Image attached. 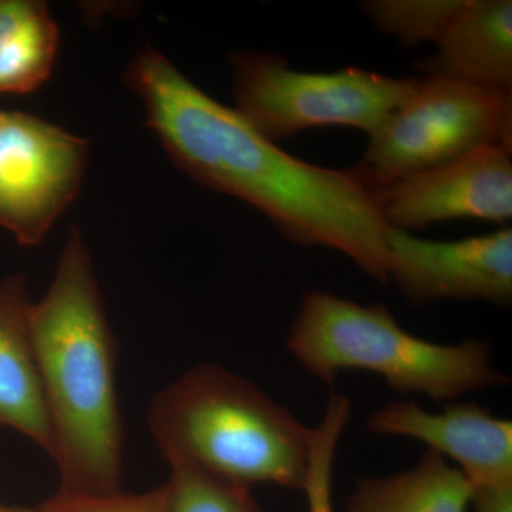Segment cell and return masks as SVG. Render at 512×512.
Returning <instances> with one entry per match:
<instances>
[{"label": "cell", "mask_w": 512, "mask_h": 512, "mask_svg": "<svg viewBox=\"0 0 512 512\" xmlns=\"http://www.w3.org/2000/svg\"><path fill=\"white\" fill-rule=\"evenodd\" d=\"M30 336L55 436L60 493H120L117 345L77 227L70 228L46 295L32 303Z\"/></svg>", "instance_id": "cell-2"}, {"label": "cell", "mask_w": 512, "mask_h": 512, "mask_svg": "<svg viewBox=\"0 0 512 512\" xmlns=\"http://www.w3.org/2000/svg\"><path fill=\"white\" fill-rule=\"evenodd\" d=\"M366 429L421 441L457 463L473 488L512 484V421L476 402L450 403L441 413L413 400L393 402L370 414Z\"/></svg>", "instance_id": "cell-10"}, {"label": "cell", "mask_w": 512, "mask_h": 512, "mask_svg": "<svg viewBox=\"0 0 512 512\" xmlns=\"http://www.w3.org/2000/svg\"><path fill=\"white\" fill-rule=\"evenodd\" d=\"M0 512H43L40 508L15 507V505L0 504Z\"/></svg>", "instance_id": "cell-20"}, {"label": "cell", "mask_w": 512, "mask_h": 512, "mask_svg": "<svg viewBox=\"0 0 512 512\" xmlns=\"http://www.w3.org/2000/svg\"><path fill=\"white\" fill-rule=\"evenodd\" d=\"M464 0H370L366 15L380 32L392 35L403 46L436 43Z\"/></svg>", "instance_id": "cell-15"}, {"label": "cell", "mask_w": 512, "mask_h": 512, "mask_svg": "<svg viewBox=\"0 0 512 512\" xmlns=\"http://www.w3.org/2000/svg\"><path fill=\"white\" fill-rule=\"evenodd\" d=\"M473 485L439 453L427 450L410 470L357 481L345 512H467Z\"/></svg>", "instance_id": "cell-13"}, {"label": "cell", "mask_w": 512, "mask_h": 512, "mask_svg": "<svg viewBox=\"0 0 512 512\" xmlns=\"http://www.w3.org/2000/svg\"><path fill=\"white\" fill-rule=\"evenodd\" d=\"M59 28L37 0H0V94L35 92L49 79Z\"/></svg>", "instance_id": "cell-14"}, {"label": "cell", "mask_w": 512, "mask_h": 512, "mask_svg": "<svg viewBox=\"0 0 512 512\" xmlns=\"http://www.w3.org/2000/svg\"><path fill=\"white\" fill-rule=\"evenodd\" d=\"M148 429L170 467L303 490L311 429L224 367L202 363L153 397Z\"/></svg>", "instance_id": "cell-3"}, {"label": "cell", "mask_w": 512, "mask_h": 512, "mask_svg": "<svg viewBox=\"0 0 512 512\" xmlns=\"http://www.w3.org/2000/svg\"><path fill=\"white\" fill-rule=\"evenodd\" d=\"M25 275L0 281V430L18 431L53 458L55 436L30 336Z\"/></svg>", "instance_id": "cell-11"}, {"label": "cell", "mask_w": 512, "mask_h": 512, "mask_svg": "<svg viewBox=\"0 0 512 512\" xmlns=\"http://www.w3.org/2000/svg\"><path fill=\"white\" fill-rule=\"evenodd\" d=\"M350 416L352 404L348 397L333 393L322 420L311 429L308 473L302 490L308 500V512H335L332 498L333 467L339 440Z\"/></svg>", "instance_id": "cell-16"}, {"label": "cell", "mask_w": 512, "mask_h": 512, "mask_svg": "<svg viewBox=\"0 0 512 512\" xmlns=\"http://www.w3.org/2000/svg\"><path fill=\"white\" fill-rule=\"evenodd\" d=\"M126 80L148 126L192 180L248 202L292 244L339 251L389 284V228L360 167L335 170L291 156L154 47L134 57Z\"/></svg>", "instance_id": "cell-1"}, {"label": "cell", "mask_w": 512, "mask_h": 512, "mask_svg": "<svg viewBox=\"0 0 512 512\" xmlns=\"http://www.w3.org/2000/svg\"><path fill=\"white\" fill-rule=\"evenodd\" d=\"M473 512H512V484L473 488Z\"/></svg>", "instance_id": "cell-19"}, {"label": "cell", "mask_w": 512, "mask_h": 512, "mask_svg": "<svg viewBox=\"0 0 512 512\" xmlns=\"http://www.w3.org/2000/svg\"><path fill=\"white\" fill-rule=\"evenodd\" d=\"M512 150L487 146L377 190L389 229L407 232L457 218L512 217Z\"/></svg>", "instance_id": "cell-9"}, {"label": "cell", "mask_w": 512, "mask_h": 512, "mask_svg": "<svg viewBox=\"0 0 512 512\" xmlns=\"http://www.w3.org/2000/svg\"><path fill=\"white\" fill-rule=\"evenodd\" d=\"M487 146L512 150V92L420 76L410 96L370 134L359 167L380 190Z\"/></svg>", "instance_id": "cell-6"}, {"label": "cell", "mask_w": 512, "mask_h": 512, "mask_svg": "<svg viewBox=\"0 0 512 512\" xmlns=\"http://www.w3.org/2000/svg\"><path fill=\"white\" fill-rule=\"evenodd\" d=\"M389 282L413 306L446 301L512 302V229L460 241H430L389 229Z\"/></svg>", "instance_id": "cell-8"}, {"label": "cell", "mask_w": 512, "mask_h": 512, "mask_svg": "<svg viewBox=\"0 0 512 512\" xmlns=\"http://www.w3.org/2000/svg\"><path fill=\"white\" fill-rule=\"evenodd\" d=\"M229 66L235 110L274 143L322 126L359 128L370 136L417 83V77L396 79L360 67L298 72L272 53H235Z\"/></svg>", "instance_id": "cell-5"}, {"label": "cell", "mask_w": 512, "mask_h": 512, "mask_svg": "<svg viewBox=\"0 0 512 512\" xmlns=\"http://www.w3.org/2000/svg\"><path fill=\"white\" fill-rule=\"evenodd\" d=\"M43 512H168L167 484L143 494L84 495L60 493L40 505Z\"/></svg>", "instance_id": "cell-18"}, {"label": "cell", "mask_w": 512, "mask_h": 512, "mask_svg": "<svg viewBox=\"0 0 512 512\" xmlns=\"http://www.w3.org/2000/svg\"><path fill=\"white\" fill-rule=\"evenodd\" d=\"M168 512H265L251 487L191 467H171Z\"/></svg>", "instance_id": "cell-17"}, {"label": "cell", "mask_w": 512, "mask_h": 512, "mask_svg": "<svg viewBox=\"0 0 512 512\" xmlns=\"http://www.w3.org/2000/svg\"><path fill=\"white\" fill-rule=\"evenodd\" d=\"M286 348L322 383L332 384L345 370H365L394 392L436 402L510 384L491 365L488 340L429 342L406 332L383 303L359 305L322 291L303 295Z\"/></svg>", "instance_id": "cell-4"}, {"label": "cell", "mask_w": 512, "mask_h": 512, "mask_svg": "<svg viewBox=\"0 0 512 512\" xmlns=\"http://www.w3.org/2000/svg\"><path fill=\"white\" fill-rule=\"evenodd\" d=\"M87 158L84 138L0 109V227L23 247L39 245L76 198Z\"/></svg>", "instance_id": "cell-7"}, {"label": "cell", "mask_w": 512, "mask_h": 512, "mask_svg": "<svg viewBox=\"0 0 512 512\" xmlns=\"http://www.w3.org/2000/svg\"><path fill=\"white\" fill-rule=\"evenodd\" d=\"M434 45L414 64L424 77L512 92L511 0H464Z\"/></svg>", "instance_id": "cell-12"}]
</instances>
